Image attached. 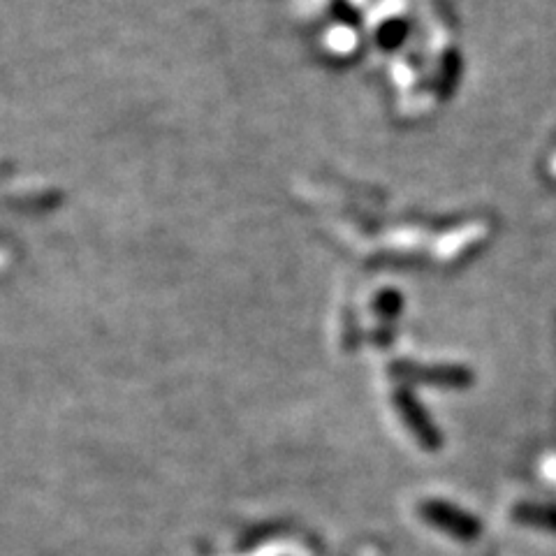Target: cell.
I'll return each instance as SVG.
<instances>
[{
    "label": "cell",
    "mask_w": 556,
    "mask_h": 556,
    "mask_svg": "<svg viewBox=\"0 0 556 556\" xmlns=\"http://www.w3.org/2000/svg\"><path fill=\"white\" fill-rule=\"evenodd\" d=\"M422 515L427 517V522L436 524L438 529L452 533L459 540H475L482 531L478 519L455 506H448V503H427L422 508Z\"/></svg>",
    "instance_id": "obj_1"
},
{
    "label": "cell",
    "mask_w": 556,
    "mask_h": 556,
    "mask_svg": "<svg viewBox=\"0 0 556 556\" xmlns=\"http://www.w3.org/2000/svg\"><path fill=\"white\" fill-rule=\"evenodd\" d=\"M547 177H550L556 184V146L552 149L550 158H547Z\"/></svg>",
    "instance_id": "obj_3"
},
{
    "label": "cell",
    "mask_w": 556,
    "mask_h": 556,
    "mask_svg": "<svg viewBox=\"0 0 556 556\" xmlns=\"http://www.w3.org/2000/svg\"><path fill=\"white\" fill-rule=\"evenodd\" d=\"M512 519L519 524L556 533V506H547V503H519L512 510Z\"/></svg>",
    "instance_id": "obj_2"
}]
</instances>
